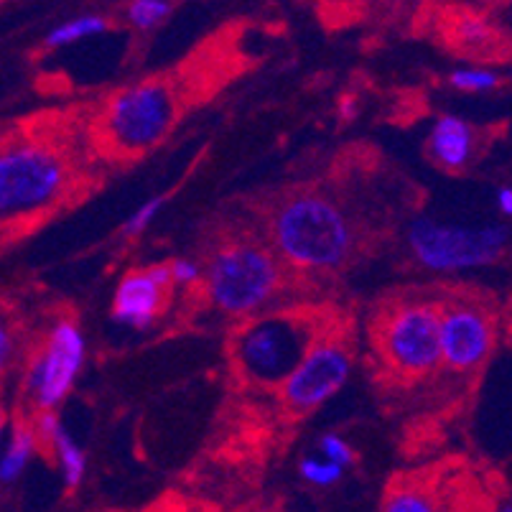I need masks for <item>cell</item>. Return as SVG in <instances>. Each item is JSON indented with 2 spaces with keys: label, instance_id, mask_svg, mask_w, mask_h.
<instances>
[{
  "label": "cell",
  "instance_id": "20",
  "mask_svg": "<svg viewBox=\"0 0 512 512\" xmlns=\"http://www.w3.org/2000/svg\"><path fill=\"white\" fill-rule=\"evenodd\" d=\"M161 204H164V199H153V202L143 204V207L133 214V220L125 225V232H128V235H138V232L148 225V220H151L153 214L158 212V207H161Z\"/></svg>",
  "mask_w": 512,
  "mask_h": 512
},
{
  "label": "cell",
  "instance_id": "4",
  "mask_svg": "<svg viewBox=\"0 0 512 512\" xmlns=\"http://www.w3.org/2000/svg\"><path fill=\"white\" fill-rule=\"evenodd\" d=\"M507 242L505 227H454L421 220L411 230V245L418 258L431 268H467L492 263L502 255Z\"/></svg>",
  "mask_w": 512,
  "mask_h": 512
},
{
  "label": "cell",
  "instance_id": "10",
  "mask_svg": "<svg viewBox=\"0 0 512 512\" xmlns=\"http://www.w3.org/2000/svg\"><path fill=\"white\" fill-rule=\"evenodd\" d=\"M492 329L479 311L454 309L441 319V357L451 367H474L487 357Z\"/></svg>",
  "mask_w": 512,
  "mask_h": 512
},
{
  "label": "cell",
  "instance_id": "9",
  "mask_svg": "<svg viewBox=\"0 0 512 512\" xmlns=\"http://www.w3.org/2000/svg\"><path fill=\"white\" fill-rule=\"evenodd\" d=\"M85 357V344L79 337L74 324H59L51 334L49 349L39 367V400L44 408H51L54 403L67 395L72 388L74 375L79 372Z\"/></svg>",
  "mask_w": 512,
  "mask_h": 512
},
{
  "label": "cell",
  "instance_id": "1",
  "mask_svg": "<svg viewBox=\"0 0 512 512\" xmlns=\"http://www.w3.org/2000/svg\"><path fill=\"white\" fill-rule=\"evenodd\" d=\"M276 237L283 253L304 265H337L349 248L342 214L324 199L301 197L281 209Z\"/></svg>",
  "mask_w": 512,
  "mask_h": 512
},
{
  "label": "cell",
  "instance_id": "15",
  "mask_svg": "<svg viewBox=\"0 0 512 512\" xmlns=\"http://www.w3.org/2000/svg\"><path fill=\"white\" fill-rule=\"evenodd\" d=\"M107 29V23L102 21V18H77V21L72 23H64V26H59L54 34L49 36V46H62V44H69V41H77V39H85V36H92V34H102V31Z\"/></svg>",
  "mask_w": 512,
  "mask_h": 512
},
{
  "label": "cell",
  "instance_id": "5",
  "mask_svg": "<svg viewBox=\"0 0 512 512\" xmlns=\"http://www.w3.org/2000/svg\"><path fill=\"white\" fill-rule=\"evenodd\" d=\"M171 123H174V97L169 87L153 82L120 92L110 107V128L115 138L128 148L153 146Z\"/></svg>",
  "mask_w": 512,
  "mask_h": 512
},
{
  "label": "cell",
  "instance_id": "12",
  "mask_svg": "<svg viewBox=\"0 0 512 512\" xmlns=\"http://www.w3.org/2000/svg\"><path fill=\"white\" fill-rule=\"evenodd\" d=\"M431 151L446 169H462L472 153V130L459 118H441L431 133Z\"/></svg>",
  "mask_w": 512,
  "mask_h": 512
},
{
  "label": "cell",
  "instance_id": "24",
  "mask_svg": "<svg viewBox=\"0 0 512 512\" xmlns=\"http://www.w3.org/2000/svg\"><path fill=\"white\" fill-rule=\"evenodd\" d=\"M497 202L502 204V212L510 214V209H512V194H510V189H502L500 197H497Z\"/></svg>",
  "mask_w": 512,
  "mask_h": 512
},
{
  "label": "cell",
  "instance_id": "22",
  "mask_svg": "<svg viewBox=\"0 0 512 512\" xmlns=\"http://www.w3.org/2000/svg\"><path fill=\"white\" fill-rule=\"evenodd\" d=\"M171 273H174V281H194V278L199 276L197 265L186 263V260H176V263H171Z\"/></svg>",
  "mask_w": 512,
  "mask_h": 512
},
{
  "label": "cell",
  "instance_id": "21",
  "mask_svg": "<svg viewBox=\"0 0 512 512\" xmlns=\"http://www.w3.org/2000/svg\"><path fill=\"white\" fill-rule=\"evenodd\" d=\"M321 449H324V454L332 459V462L337 464H349L355 456H352V451L347 449V444H344L342 439H337V436H327V439L321 441Z\"/></svg>",
  "mask_w": 512,
  "mask_h": 512
},
{
  "label": "cell",
  "instance_id": "6",
  "mask_svg": "<svg viewBox=\"0 0 512 512\" xmlns=\"http://www.w3.org/2000/svg\"><path fill=\"white\" fill-rule=\"evenodd\" d=\"M306 334L286 319L260 321L240 344V360L265 383H281L306 355Z\"/></svg>",
  "mask_w": 512,
  "mask_h": 512
},
{
  "label": "cell",
  "instance_id": "2",
  "mask_svg": "<svg viewBox=\"0 0 512 512\" xmlns=\"http://www.w3.org/2000/svg\"><path fill=\"white\" fill-rule=\"evenodd\" d=\"M64 166L39 146L0 151V217H16L46 207L62 192Z\"/></svg>",
  "mask_w": 512,
  "mask_h": 512
},
{
  "label": "cell",
  "instance_id": "23",
  "mask_svg": "<svg viewBox=\"0 0 512 512\" xmlns=\"http://www.w3.org/2000/svg\"><path fill=\"white\" fill-rule=\"evenodd\" d=\"M8 355H11V334H8V329L0 324V367L6 365Z\"/></svg>",
  "mask_w": 512,
  "mask_h": 512
},
{
  "label": "cell",
  "instance_id": "11",
  "mask_svg": "<svg viewBox=\"0 0 512 512\" xmlns=\"http://www.w3.org/2000/svg\"><path fill=\"white\" fill-rule=\"evenodd\" d=\"M161 291L164 286L151 278V273H130L118 288L115 296L113 314L118 321L133 324V327H146L151 324L153 316L158 314L161 306Z\"/></svg>",
  "mask_w": 512,
  "mask_h": 512
},
{
  "label": "cell",
  "instance_id": "18",
  "mask_svg": "<svg viewBox=\"0 0 512 512\" xmlns=\"http://www.w3.org/2000/svg\"><path fill=\"white\" fill-rule=\"evenodd\" d=\"M301 474L316 484H332L337 482L339 474H342V464L337 462L321 464V462H314V459H306V462H301Z\"/></svg>",
  "mask_w": 512,
  "mask_h": 512
},
{
  "label": "cell",
  "instance_id": "13",
  "mask_svg": "<svg viewBox=\"0 0 512 512\" xmlns=\"http://www.w3.org/2000/svg\"><path fill=\"white\" fill-rule=\"evenodd\" d=\"M31 444H34V436L23 428H16L11 446L6 449V454L0 456V484L13 482L23 472L31 456Z\"/></svg>",
  "mask_w": 512,
  "mask_h": 512
},
{
  "label": "cell",
  "instance_id": "3",
  "mask_svg": "<svg viewBox=\"0 0 512 512\" xmlns=\"http://www.w3.org/2000/svg\"><path fill=\"white\" fill-rule=\"evenodd\" d=\"M278 268L268 253L250 245L222 250L209 268V286L214 301L225 311L242 314L253 311L273 293Z\"/></svg>",
  "mask_w": 512,
  "mask_h": 512
},
{
  "label": "cell",
  "instance_id": "7",
  "mask_svg": "<svg viewBox=\"0 0 512 512\" xmlns=\"http://www.w3.org/2000/svg\"><path fill=\"white\" fill-rule=\"evenodd\" d=\"M349 375V355L339 344H321L306 352L286 377V403L293 411H309L332 398Z\"/></svg>",
  "mask_w": 512,
  "mask_h": 512
},
{
  "label": "cell",
  "instance_id": "8",
  "mask_svg": "<svg viewBox=\"0 0 512 512\" xmlns=\"http://www.w3.org/2000/svg\"><path fill=\"white\" fill-rule=\"evenodd\" d=\"M388 352L403 370H431L441 360V316L431 306L403 309L388 329Z\"/></svg>",
  "mask_w": 512,
  "mask_h": 512
},
{
  "label": "cell",
  "instance_id": "25",
  "mask_svg": "<svg viewBox=\"0 0 512 512\" xmlns=\"http://www.w3.org/2000/svg\"><path fill=\"white\" fill-rule=\"evenodd\" d=\"M0 434H3V411H0Z\"/></svg>",
  "mask_w": 512,
  "mask_h": 512
},
{
  "label": "cell",
  "instance_id": "19",
  "mask_svg": "<svg viewBox=\"0 0 512 512\" xmlns=\"http://www.w3.org/2000/svg\"><path fill=\"white\" fill-rule=\"evenodd\" d=\"M385 507L395 512H426L434 505L423 500V495H418V492H398V495H393V500H388Z\"/></svg>",
  "mask_w": 512,
  "mask_h": 512
},
{
  "label": "cell",
  "instance_id": "16",
  "mask_svg": "<svg viewBox=\"0 0 512 512\" xmlns=\"http://www.w3.org/2000/svg\"><path fill=\"white\" fill-rule=\"evenodd\" d=\"M169 11L171 8L166 0H136L130 6V21L136 23L138 29H148V26L158 23L161 18H166Z\"/></svg>",
  "mask_w": 512,
  "mask_h": 512
},
{
  "label": "cell",
  "instance_id": "17",
  "mask_svg": "<svg viewBox=\"0 0 512 512\" xmlns=\"http://www.w3.org/2000/svg\"><path fill=\"white\" fill-rule=\"evenodd\" d=\"M451 85L467 92L492 90V87H497V77L490 72H479V69H467V72L451 74Z\"/></svg>",
  "mask_w": 512,
  "mask_h": 512
},
{
  "label": "cell",
  "instance_id": "14",
  "mask_svg": "<svg viewBox=\"0 0 512 512\" xmlns=\"http://www.w3.org/2000/svg\"><path fill=\"white\" fill-rule=\"evenodd\" d=\"M54 444H57L59 456H62V464H64V474H67V487H77L79 477H82V469H85V459H82V451L69 441V436L64 434L62 428H54V434H51Z\"/></svg>",
  "mask_w": 512,
  "mask_h": 512
}]
</instances>
